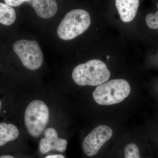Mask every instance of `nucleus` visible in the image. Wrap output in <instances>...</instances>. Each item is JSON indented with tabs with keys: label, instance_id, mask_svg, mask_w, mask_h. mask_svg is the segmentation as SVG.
I'll return each mask as SVG.
<instances>
[{
	"label": "nucleus",
	"instance_id": "f257e3e1",
	"mask_svg": "<svg viewBox=\"0 0 158 158\" xmlns=\"http://www.w3.org/2000/svg\"><path fill=\"white\" fill-rule=\"evenodd\" d=\"M110 77V70L104 62L98 59L89 60L74 69L72 78L79 86H95L103 84Z\"/></svg>",
	"mask_w": 158,
	"mask_h": 158
},
{
	"label": "nucleus",
	"instance_id": "1a4fd4ad",
	"mask_svg": "<svg viewBox=\"0 0 158 158\" xmlns=\"http://www.w3.org/2000/svg\"><path fill=\"white\" fill-rule=\"evenodd\" d=\"M32 6L37 15L43 19L52 17L58 9L56 0H33Z\"/></svg>",
	"mask_w": 158,
	"mask_h": 158
},
{
	"label": "nucleus",
	"instance_id": "423d86ee",
	"mask_svg": "<svg viewBox=\"0 0 158 158\" xmlns=\"http://www.w3.org/2000/svg\"><path fill=\"white\" fill-rule=\"evenodd\" d=\"M113 134L112 129L107 126L101 125L95 128L83 140L82 148L85 155L88 158L98 155Z\"/></svg>",
	"mask_w": 158,
	"mask_h": 158
},
{
	"label": "nucleus",
	"instance_id": "0eeeda50",
	"mask_svg": "<svg viewBox=\"0 0 158 158\" xmlns=\"http://www.w3.org/2000/svg\"><path fill=\"white\" fill-rule=\"evenodd\" d=\"M67 141L59 138L56 131L53 128L47 129L44 132V138L40 139L39 144V152L46 155L52 151L65 152L67 148Z\"/></svg>",
	"mask_w": 158,
	"mask_h": 158
},
{
	"label": "nucleus",
	"instance_id": "dca6fc26",
	"mask_svg": "<svg viewBox=\"0 0 158 158\" xmlns=\"http://www.w3.org/2000/svg\"><path fill=\"white\" fill-rule=\"evenodd\" d=\"M0 158H18L13 156L9 155H2L0 156Z\"/></svg>",
	"mask_w": 158,
	"mask_h": 158
},
{
	"label": "nucleus",
	"instance_id": "7ed1b4c3",
	"mask_svg": "<svg viewBox=\"0 0 158 158\" xmlns=\"http://www.w3.org/2000/svg\"><path fill=\"white\" fill-rule=\"evenodd\" d=\"M90 14L83 9H74L65 15L57 29L59 38L69 40L83 34L90 27Z\"/></svg>",
	"mask_w": 158,
	"mask_h": 158
},
{
	"label": "nucleus",
	"instance_id": "6e6552de",
	"mask_svg": "<svg viewBox=\"0 0 158 158\" xmlns=\"http://www.w3.org/2000/svg\"><path fill=\"white\" fill-rule=\"evenodd\" d=\"M140 0H116V6L122 21L130 22L135 17Z\"/></svg>",
	"mask_w": 158,
	"mask_h": 158
},
{
	"label": "nucleus",
	"instance_id": "2eb2a0df",
	"mask_svg": "<svg viewBox=\"0 0 158 158\" xmlns=\"http://www.w3.org/2000/svg\"><path fill=\"white\" fill-rule=\"evenodd\" d=\"M44 158H65V157L63 155L58 154L48 155Z\"/></svg>",
	"mask_w": 158,
	"mask_h": 158
},
{
	"label": "nucleus",
	"instance_id": "f03ea898",
	"mask_svg": "<svg viewBox=\"0 0 158 158\" xmlns=\"http://www.w3.org/2000/svg\"><path fill=\"white\" fill-rule=\"evenodd\" d=\"M131 87L123 79H114L98 85L94 91V99L100 105H112L123 101L129 95Z\"/></svg>",
	"mask_w": 158,
	"mask_h": 158
},
{
	"label": "nucleus",
	"instance_id": "9d476101",
	"mask_svg": "<svg viewBox=\"0 0 158 158\" xmlns=\"http://www.w3.org/2000/svg\"><path fill=\"white\" fill-rule=\"evenodd\" d=\"M19 134L18 129L14 125L6 123H0V147L17 139Z\"/></svg>",
	"mask_w": 158,
	"mask_h": 158
},
{
	"label": "nucleus",
	"instance_id": "f8f14e48",
	"mask_svg": "<svg viewBox=\"0 0 158 158\" xmlns=\"http://www.w3.org/2000/svg\"><path fill=\"white\" fill-rule=\"evenodd\" d=\"M123 158H142L141 151L137 144L131 143L125 146L123 151Z\"/></svg>",
	"mask_w": 158,
	"mask_h": 158
},
{
	"label": "nucleus",
	"instance_id": "ddd939ff",
	"mask_svg": "<svg viewBox=\"0 0 158 158\" xmlns=\"http://www.w3.org/2000/svg\"><path fill=\"white\" fill-rule=\"evenodd\" d=\"M145 21L148 27L150 28L158 29V11L155 14L150 13L148 14Z\"/></svg>",
	"mask_w": 158,
	"mask_h": 158
},
{
	"label": "nucleus",
	"instance_id": "39448f33",
	"mask_svg": "<svg viewBox=\"0 0 158 158\" xmlns=\"http://www.w3.org/2000/svg\"><path fill=\"white\" fill-rule=\"evenodd\" d=\"M13 48L26 68L35 70L41 67L43 56L37 41L26 40H18L14 43Z\"/></svg>",
	"mask_w": 158,
	"mask_h": 158
},
{
	"label": "nucleus",
	"instance_id": "20e7f679",
	"mask_svg": "<svg viewBox=\"0 0 158 158\" xmlns=\"http://www.w3.org/2000/svg\"><path fill=\"white\" fill-rule=\"evenodd\" d=\"M49 120V111L44 102L36 100L29 104L25 113L24 121L30 135L34 138L40 136Z\"/></svg>",
	"mask_w": 158,
	"mask_h": 158
},
{
	"label": "nucleus",
	"instance_id": "6ab92c4d",
	"mask_svg": "<svg viewBox=\"0 0 158 158\" xmlns=\"http://www.w3.org/2000/svg\"><path fill=\"white\" fill-rule=\"evenodd\" d=\"M157 8L158 9V3H157Z\"/></svg>",
	"mask_w": 158,
	"mask_h": 158
},
{
	"label": "nucleus",
	"instance_id": "4468645a",
	"mask_svg": "<svg viewBox=\"0 0 158 158\" xmlns=\"http://www.w3.org/2000/svg\"><path fill=\"white\" fill-rule=\"evenodd\" d=\"M6 4L12 7H17L28 0H4Z\"/></svg>",
	"mask_w": 158,
	"mask_h": 158
},
{
	"label": "nucleus",
	"instance_id": "9b49d317",
	"mask_svg": "<svg viewBox=\"0 0 158 158\" xmlns=\"http://www.w3.org/2000/svg\"><path fill=\"white\" fill-rule=\"evenodd\" d=\"M16 17V12L12 6L0 2V23L11 25L15 22Z\"/></svg>",
	"mask_w": 158,
	"mask_h": 158
},
{
	"label": "nucleus",
	"instance_id": "a211bd4d",
	"mask_svg": "<svg viewBox=\"0 0 158 158\" xmlns=\"http://www.w3.org/2000/svg\"><path fill=\"white\" fill-rule=\"evenodd\" d=\"M107 59H110V56H107Z\"/></svg>",
	"mask_w": 158,
	"mask_h": 158
},
{
	"label": "nucleus",
	"instance_id": "f3484780",
	"mask_svg": "<svg viewBox=\"0 0 158 158\" xmlns=\"http://www.w3.org/2000/svg\"><path fill=\"white\" fill-rule=\"evenodd\" d=\"M1 106H2V103H1V101H0V110H1Z\"/></svg>",
	"mask_w": 158,
	"mask_h": 158
}]
</instances>
